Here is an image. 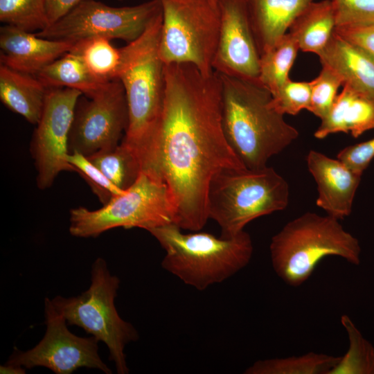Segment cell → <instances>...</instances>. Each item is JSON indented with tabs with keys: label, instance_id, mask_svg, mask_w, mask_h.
Returning a JSON list of instances; mask_svg holds the SVG:
<instances>
[{
	"label": "cell",
	"instance_id": "44dd1931",
	"mask_svg": "<svg viewBox=\"0 0 374 374\" xmlns=\"http://www.w3.org/2000/svg\"><path fill=\"white\" fill-rule=\"evenodd\" d=\"M336 28L335 15L330 0L312 1L294 19L289 33L299 49L318 55L326 46Z\"/></svg>",
	"mask_w": 374,
	"mask_h": 374
},
{
	"label": "cell",
	"instance_id": "277c9868",
	"mask_svg": "<svg viewBox=\"0 0 374 374\" xmlns=\"http://www.w3.org/2000/svg\"><path fill=\"white\" fill-rule=\"evenodd\" d=\"M181 230L172 223L148 231L166 251L162 267L198 290L233 276L252 258L253 242L245 231L231 238H217L206 232L184 233Z\"/></svg>",
	"mask_w": 374,
	"mask_h": 374
},
{
	"label": "cell",
	"instance_id": "5b68a950",
	"mask_svg": "<svg viewBox=\"0 0 374 374\" xmlns=\"http://www.w3.org/2000/svg\"><path fill=\"white\" fill-rule=\"evenodd\" d=\"M330 215L308 212L288 222L271 239L273 269L286 285L299 287L327 256H338L350 264L360 263L358 240Z\"/></svg>",
	"mask_w": 374,
	"mask_h": 374
},
{
	"label": "cell",
	"instance_id": "d4e9b609",
	"mask_svg": "<svg viewBox=\"0 0 374 374\" xmlns=\"http://www.w3.org/2000/svg\"><path fill=\"white\" fill-rule=\"evenodd\" d=\"M83 59L91 73L103 82L116 79L121 62V48H116L111 39L93 37L75 42L71 49Z\"/></svg>",
	"mask_w": 374,
	"mask_h": 374
},
{
	"label": "cell",
	"instance_id": "484cf974",
	"mask_svg": "<svg viewBox=\"0 0 374 374\" xmlns=\"http://www.w3.org/2000/svg\"><path fill=\"white\" fill-rule=\"evenodd\" d=\"M117 188L125 190L137 179L141 164L134 153L122 143L87 157Z\"/></svg>",
	"mask_w": 374,
	"mask_h": 374
},
{
	"label": "cell",
	"instance_id": "f1b7e54d",
	"mask_svg": "<svg viewBox=\"0 0 374 374\" xmlns=\"http://www.w3.org/2000/svg\"><path fill=\"white\" fill-rule=\"evenodd\" d=\"M311 83V100L308 111L321 120L328 114L343 80L334 70L322 66L319 75Z\"/></svg>",
	"mask_w": 374,
	"mask_h": 374
},
{
	"label": "cell",
	"instance_id": "cb8c5ba5",
	"mask_svg": "<svg viewBox=\"0 0 374 374\" xmlns=\"http://www.w3.org/2000/svg\"><path fill=\"white\" fill-rule=\"evenodd\" d=\"M299 49L296 39L288 33L260 56L258 82L272 95L289 79Z\"/></svg>",
	"mask_w": 374,
	"mask_h": 374
},
{
	"label": "cell",
	"instance_id": "4316f807",
	"mask_svg": "<svg viewBox=\"0 0 374 374\" xmlns=\"http://www.w3.org/2000/svg\"><path fill=\"white\" fill-rule=\"evenodd\" d=\"M348 339V348L328 374H374V346L366 339L351 319L341 317Z\"/></svg>",
	"mask_w": 374,
	"mask_h": 374
},
{
	"label": "cell",
	"instance_id": "7402d4cb",
	"mask_svg": "<svg viewBox=\"0 0 374 374\" xmlns=\"http://www.w3.org/2000/svg\"><path fill=\"white\" fill-rule=\"evenodd\" d=\"M35 76L48 89H73L87 97L94 96L109 82L96 78L82 57L73 50L50 63Z\"/></svg>",
	"mask_w": 374,
	"mask_h": 374
},
{
	"label": "cell",
	"instance_id": "4dcf8cb0",
	"mask_svg": "<svg viewBox=\"0 0 374 374\" xmlns=\"http://www.w3.org/2000/svg\"><path fill=\"white\" fill-rule=\"evenodd\" d=\"M311 91V81L294 82L289 78L272 95V105L283 115H296L303 109L308 110Z\"/></svg>",
	"mask_w": 374,
	"mask_h": 374
},
{
	"label": "cell",
	"instance_id": "8992f818",
	"mask_svg": "<svg viewBox=\"0 0 374 374\" xmlns=\"http://www.w3.org/2000/svg\"><path fill=\"white\" fill-rule=\"evenodd\" d=\"M287 181L273 168H226L211 179L208 215L231 238L255 219L284 210L289 203Z\"/></svg>",
	"mask_w": 374,
	"mask_h": 374
},
{
	"label": "cell",
	"instance_id": "ac0fdd59",
	"mask_svg": "<svg viewBox=\"0 0 374 374\" xmlns=\"http://www.w3.org/2000/svg\"><path fill=\"white\" fill-rule=\"evenodd\" d=\"M322 66L334 70L347 84L374 98V56L334 31L317 55Z\"/></svg>",
	"mask_w": 374,
	"mask_h": 374
},
{
	"label": "cell",
	"instance_id": "83f0119b",
	"mask_svg": "<svg viewBox=\"0 0 374 374\" xmlns=\"http://www.w3.org/2000/svg\"><path fill=\"white\" fill-rule=\"evenodd\" d=\"M0 21L27 32L41 31L49 26L46 0H0Z\"/></svg>",
	"mask_w": 374,
	"mask_h": 374
},
{
	"label": "cell",
	"instance_id": "7a4b0ae2",
	"mask_svg": "<svg viewBox=\"0 0 374 374\" xmlns=\"http://www.w3.org/2000/svg\"><path fill=\"white\" fill-rule=\"evenodd\" d=\"M222 123L226 139L248 169L267 166L299 136L272 105V94L258 81L220 74Z\"/></svg>",
	"mask_w": 374,
	"mask_h": 374
},
{
	"label": "cell",
	"instance_id": "ffe728a7",
	"mask_svg": "<svg viewBox=\"0 0 374 374\" xmlns=\"http://www.w3.org/2000/svg\"><path fill=\"white\" fill-rule=\"evenodd\" d=\"M48 89L35 75L0 64V99L10 110L37 124Z\"/></svg>",
	"mask_w": 374,
	"mask_h": 374
},
{
	"label": "cell",
	"instance_id": "4fadbf2b",
	"mask_svg": "<svg viewBox=\"0 0 374 374\" xmlns=\"http://www.w3.org/2000/svg\"><path fill=\"white\" fill-rule=\"evenodd\" d=\"M82 93L70 88L48 89L30 150L40 189L50 187L62 171H75L68 162L69 134L75 108Z\"/></svg>",
	"mask_w": 374,
	"mask_h": 374
},
{
	"label": "cell",
	"instance_id": "f546056e",
	"mask_svg": "<svg viewBox=\"0 0 374 374\" xmlns=\"http://www.w3.org/2000/svg\"><path fill=\"white\" fill-rule=\"evenodd\" d=\"M68 162L84 179L103 204L113 196L125 191L114 185L86 156L75 152L70 153Z\"/></svg>",
	"mask_w": 374,
	"mask_h": 374
},
{
	"label": "cell",
	"instance_id": "3957f363",
	"mask_svg": "<svg viewBox=\"0 0 374 374\" xmlns=\"http://www.w3.org/2000/svg\"><path fill=\"white\" fill-rule=\"evenodd\" d=\"M162 9L145 31L121 48V62L116 79L125 89L128 124L123 145L144 164L154 137L165 97V64L159 55Z\"/></svg>",
	"mask_w": 374,
	"mask_h": 374
},
{
	"label": "cell",
	"instance_id": "9c48e42d",
	"mask_svg": "<svg viewBox=\"0 0 374 374\" xmlns=\"http://www.w3.org/2000/svg\"><path fill=\"white\" fill-rule=\"evenodd\" d=\"M159 55L164 63H188L206 75L214 72L220 26L217 0H160Z\"/></svg>",
	"mask_w": 374,
	"mask_h": 374
},
{
	"label": "cell",
	"instance_id": "603a6c76",
	"mask_svg": "<svg viewBox=\"0 0 374 374\" xmlns=\"http://www.w3.org/2000/svg\"><path fill=\"white\" fill-rule=\"evenodd\" d=\"M340 356L310 352L299 356L260 359L249 366L245 374H328Z\"/></svg>",
	"mask_w": 374,
	"mask_h": 374
},
{
	"label": "cell",
	"instance_id": "52a82bcc",
	"mask_svg": "<svg viewBox=\"0 0 374 374\" xmlns=\"http://www.w3.org/2000/svg\"><path fill=\"white\" fill-rule=\"evenodd\" d=\"M175 203L164 180L141 170L135 181L113 196L99 209L78 207L70 211L69 232L78 238H96L117 227L150 229L175 224Z\"/></svg>",
	"mask_w": 374,
	"mask_h": 374
},
{
	"label": "cell",
	"instance_id": "d590c367",
	"mask_svg": "<svg viewBox=\"0 0 374 374\" xmlns=\"http://www.w3.org/2000/svg\"><path fill=\"white\" fill-rule=\"evenodd\" d=\"M1 374H25L26 370L22 366L7 364L1 365L0 366Z\"/></svg>",
	"mask_w": 374,
	"mask_h": 374
},
{
	"label": "cell",
	"instance_id": "ba28073f",
	"mask_svg": "<svg viewBox=\"0 0 374 374\" xmlns=\"http://www.w3.org/2000/svg\"><path fill=\"white\" fill-rule=\"evenodd\" d=\"M119 285L118 277L110 273L103 258H98L91 265V283L86 291L76 296H56L51 300L68 325L80 327L105 344L117 373L127 374L125 348L139 339V333L117 312L114 301Z\"/></svg>",
	"mask_w": 374,
	"mask_h": 374
},
{
	"label": "cell",
	"instance_id": "8fae6325",
	"mask_svg": "<svg viewBox=\"0 0 374 374\" xmlns=\"http://www.w3.org/2000/svg\"><path fill=\"white\" fill-rule=\"evenodd\" d=\"M44 313L46 329L44 337L28 350L15 347L7 364L28 369L42 366L56 374H71L82 367L112 373L99 355L100 341L93 336L82 337L72 333L66 319L48 297L44 300Z\"/></svg>",
	"mask_w": 374,
	"mask_h": 374
},
{
	"label": "cell",
	"instance_id": "6da1fadb",
	"mask_svg": "<svg viewBox=\"0 0 374 374\" xmlns=\"http://www.w3.org/2000/svg\"><path fill=\"white\" fill-rule=\"evenodd\" d=\"M161 118L141 170L168 186L176 224L201 230L209 219L208 193L213 177L226 168H246L229 145L222 123L218 73L206 75L188 63L165 64Z\"/></svg>",
	"mask_w": 374,
	"mask_h": 374
},
{
	"label": "cell",
	"instance_id": "e575fe53",
	"mask_svg": "<svg viewBox=\"0 0 374 374\" xmlns=\"http://www.w3.org/2000/svg\"><path fill=\"white\" fill-rule=\"evenodd\" d=\"M82 1L84 0H46L49 26L59 20Z\"/></svg>",
	"mask_w": 374,
	"mask_h": 374
},
{
	"label": "cell",
	"instance_id": "7c38bea8",
	"mask_svg": "<svg viewBox=\"0 0 374 374\" xmlns=\"http://www.w3.org/2000/svg\"><path fill=\"white\" fill-rule=\"evenodd\" d=\"M128 124L124 87L118 79L109 81L91 97L78 98L69 134V152L88 157L118 145Z\"/></svg>",
	"mask_w": 374,
	"mask_h": 374
},
{
	"label": "cell",
	"instance_id": "1f68e13d",
	"mask_svg": "<svg viewBox=\"0 0 374 374\" xmlns=\"http://www.w3.org/2000/svg\"><path fill=\"white\" fill-rule=\"evenodd\" d=\"M333 6L336 27L374 23V0H330Z\"/></svg>",
	"mask_w": 374,
	"mask_h": 374
},
{
	"label": "cell",
	"instance_id": "9a60e30c",
	"mask_svg": "<svg viewBox=\"0 0 374 374\" xmlns=\"http://www.w3.org/2000/svg\"><path fill=\"white\" fill-rule=\"evenodd\" d=\"M306 161L317 185V206L338 220L350 215L362 175L337 158H330L316 150L309 152Z\"/></svg>",
	"mask_w": 374,
	"mask_h": 374
},
{
	"label": "cell",
	"instance_id": "2e32d148",
	"mask_svg": "<svg viewBox=\"0 0 374 374\" xmlns=\"http://www.w3.org/2000/svg\"><path fill=\"white\" fill-rule=\"evenodd\" d=\"M74 44L42 38L35 33L5 24L0 28V63L12 69L35 75L70 51Z\"/></svg>",
	"mask_w": 374,
	"mask_h": 374
},
{
	"label": "cell",
	"instance_id": "e0dca14e",
	"mask_svg": "<svg viewBox=\"0 0 374 374\" xmlns=\"http://www.w3.org/2000/svg\"><path fill=\"white\" fill-rule=\"evenodd\" d=\"M314 0H243L260 57L285 35L297 15Z\"/></svg>",
	"mask_w": 374,
	"mask_h": 374
},
{
	"label": "cell",
	"instance_id": "d6a6232c",
	"mask_svg": "<svg viewBox=\"0 0 374 374\" xmlns=\"http://www.w3.org/2000/svg\"><path fill=\"white\" fill-rule=\"evenodd\" d=\"M337 158L362 175L374 159V138L343 148L338 152Z\"/></svg>",
	"mask_w": 374,
	"mask_h": 374
},
{
	"label": "cell",
	"instance_id": "d6986e66",
	"mask_svg": "<svg viewBox=\"0 0 374 374\" xmlns=\"http://www.w3.org/2000/svg\"><path fill=\"white\" fill-rule=\"evenodd\" d=\"M321 121L314 134L317 139H322L337 132H350L357 138L374 129V98L344 84L328 114Z\"/></svg>",
	"mask_w": 374,
	"mask_h": 374
},
{
	"label": "cell",
	"instance_id": "836d02e7",
	"mask_svg": "<svg viewBox=\"0 0 374 374\" xmlns=\"http://www.w3.org/2000/svg\"><path fill=\"white\" fill-rule=\"evenodd\" d=\"M335 31L374 56V23L336 27Z\"/></svg>",
	"mask_w": 374,
	"mask_h": 374
},
{
	"label": "cell",
	"instance_id": "30bf717a",
	"mask_svg": "<svg viewBox=\"0 0 374 374\" xmlns=\"http://www.w3.org/2000/svg\"><path fill=\"white\" fill-rule=\"evenodd\" d=\"M161 12L160 0L123 7H112L96 0H84L35 35L51 40L72 42L103 37L130 43L138 38Z\"/></svg>",
	"mask_w": 374,
	"mask_h": 374
},
{
	"label": "cell",
	"instance_id": "5bb4252c",
	"mask_svg": "<svg viewBox=\"0 0 374 374\" xmlns=\"http://www.w3.org/2000/svg\"><path fill=\"white\" fill-rule=\"evenodd\" d=\"M217 3L220 26L213 71L258 82L260 57L243 0H217Z\"/></svg>",
	"mask_w": 374,
	"mask_h": 374
}]
</instances>
